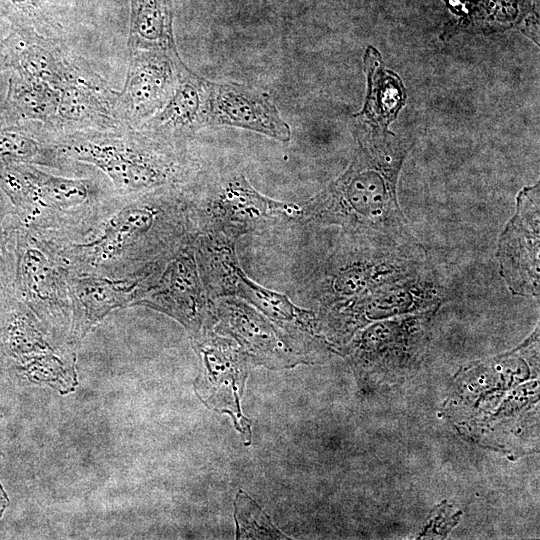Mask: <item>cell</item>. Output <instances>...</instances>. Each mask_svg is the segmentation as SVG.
I'll return each instance as SVG.
<instances>
[{"label":"cell","instance_id":"1","mask_svg":"<svg viewBox=\"0 0 540 540\" xmlns=\"http://www.w3.org/2000/svg\"><path fill=\"white\" fill-rule=\"evenodd\" d=\"M193 232L189 193L166 189L115 195L81 237L44 241L70 273L126 279L140 277L169 258Z\"/></svg>","mask_w":540,"mask_h":540},{"label":"cell","instance_id":"2","mask_svg":"<svg viewBox=\"0 0 540 540\" xmlns=\"http://www.w3.org/2000/svg\"><path fill=\"white\" fill-rule=\"evenodd\" d=\"M398 159L380 150L361 152L349 170L309 201L301 214L339 225L377 247L424 251L396 197Z\"/></svg>","mask_w":540,"mask_h":540},{"label":"cell","instance_id":"3","mask_svg":"<svg viewBox=\"0 0 540 540\" xmlns=\"http://www.w3.org/2000/svg\"><path fill=\"white\" fill-rule=\"evenodd\" d=\"M0 188L21 226L46 241L81 237L116 195L93 179L66 177L16 162L0 163Z\"/></svg>","mask_w":540,"mask_h":540},{"label":"cell","instance_id":"4","mask_svg":"<svg viewBox=\"0 0 540 540\" xmlns=\"http://www.w3.org/2000/svg\"><path fill=\"white\" fill-rule=\"evenodd\" d=\"M55 145L63 163L73 160L99 169L118 196L182 189L194 171L181 149L166 138L148 133L123 137L75 135Z\"/></svg>","mask_w":540,"mask_h":540},{"label":"cell","instance_id":"5","mask_svg":"<svg viewBox=\"0 0 540 540\" xmlns=\"http://www.w3.org/2000/svg\"><path fill=\"white\" fill-rule=\"evenodd\" d=\"M12 289L44 325L61 334L71 323L67 270L41 238L20 227L14 249Z\"/></svg>","mask_w":540,"mask_h":540},{"label":"cell","instance_id":"6","mask_svg":"<svg viewBox=\"0 0 540 540\" xmlns=\"http://www.w3.org/2000/svg\"><path fill=\"white\" fill-rule=\"evenodd\" d=\"M500 272L515 295L539 296V190L521 191L516 212L503 231L497 250Z\"/></svg>","mask_w":540,"mask_h":540},{"label":"cell","instance_id":"7","mask_svg":"<svg viewBox=\"0 0 540 540\" xmlns=\"http://www.w3.org/2000/svg\"><path fill=\"white\" fill-rule=\"evenodd\" d=\"M193 232L170 256L153 285L135 305L161 310L190 328L197 327L209 307V293L201 279Z\"/></svg>","mask_w":540,"mask_h":540},{"label":"cell","instance_id":"8","mask_svg":"<svg viewBox=\"0 0 540 540\" xmlns=\"http://www.w3.org/2000/svg\"><path fill=\"white\" fill-rule=\"evenodd\" d=\"M424 266V251L389 249L370 245L363 254L347 257L326 278V296L334 300L370 293L409 278Z\"/></svg>","mask_w":540,"mask_h":540},{"label":"cell","instance_id":"9","mask_svg":"<svg viewBox=\"0 0 540 540\" xmlns=\"http://www.w3.org/2000/svg\"><path fill=\"white\" fill-rule=\"evenodd\" d=\"M301 210L292 204L273 201L258 193L243 176H234L218 185L214 198L205 205L191 199L194 228L213 220L226 236L254 229L278 216L295 217Z\"/></svg>","mask_w":540,"mask_h":540},{"label":"cell","instance_id":"10","mask_svg":"<svg viewBox=\"0 0 540 540\" xmlns=\"http://www.w3.org/2000/svg\"><path fill=\"white\" fill-rule=\"evenodd\" d=\"M165 263H159L137 278L117 279L67 271L71 302V336L73 340L84 333L111 310L135 305L147 291Z\"/></svg>","mask_w":540,"mask_h":540},{"label":"cell","instance_id":"11","mask_svg":"<svg viewBox=\"0 0 540 540\" xmlns=\"http://www.w3.org/2000/svg\"><path fill=\"white\" fill-rule=\"evenodd\" d=\"M450 293L438 278L423 268L404 280L370 293L345 299L334 306L339 316L368 321L411 312L431 311L448 301Z\"/></svg>","mask_w":540,"mask_h":540},{"label":"cell","instance_id":"12","mask_svg":"<svg viewBox=\"0 0 540 540\" xmlns=\"http://www.w3.org/2000/svg\"><path fill=\"white\" fill-rule=\"evenodd\" d=\"M133 52L120 102L129 120L146 122L165 106L185 68L176 51Z\"/></svg>","mask_w":540,"mask_h":540},{"label":"cell","instance_id":"13","mask_svg":"<svg viewBox=\"0 0 540 540\" xmlns=\"http://www.w3.org/2000/svg\"><path fill=\"white\" fill-rule=\"evenodd\" d=\"M209 124L239 127L287 142L289 125L262 93L238 84L210 83L208 86Z\"/></svg>","mask_w":540,"mask_h":540},{"label":"cell","instance_id":"14","mask_svg":"<svg viewBox=\"0 0 540 540\" xmlns=\"http://www.w3.org/2000/svg\"><path fill=\"white\" fill-rule=\"evenodd\" d=\"M208 86L185 69L165 106L144 123L145 132L168 139L209 124Z\"/></svg>","mask_w":540,"mask_h":540},{"label":"cell","instance_id":"15","mask_svg":"<svg viewBox=\"0 0 540 540\" xmlns=\"http://www.w3.org/2000/svg\"><path fill=\"white\" fill-rule=\"evenodd\" d=\"M129 44L133 51H175L170 0H131Z\"/></svg>","mask_w":540,"mask_h":540},{"label":"cell","instance_id":"16","mask_svg":"<svg viewBox=\"0 0 540 540\" xmlns=\"http://www.w3.org/2000/svg\"><path fill=\"white\" fill-rule=\"evenodd\" d=\"M232 293L250 301L277 319L290 321L306 313L293 305L287 296L263 288L250 280L241 268L238 269Z\"/></svg>","mask_w":540,"mask_h":540},{"label":"cell","instance_id":"17","mask_svg":"<svg viewBox=\"0 0 540 540\" xmlns=\"http://www.w3.org/2000/svg\"><path fill=\"white\" fill-rule=\"evenodd\" d=\"M21 224L16 211L0 188V284L12 287L14 275V249Z\"/></svg>","mask_w":540,"mask_h":540},{"label":"cell","instance_id":"18","mask_svg":"<svg viewBox=\"0 0 540 540\" xmlns=\"http://www.w3.org/2000/svg\"><path fill=\"white\" fill-rule=\"evenodd\" d=\"M5 2V8L17 19H21L23 13L28 12L32 5V0H5Z\"/></svg>","mask_w":540,"mask_h":540},{"label":"cell","instance_id":"19","mask_svg":"<svg viewBox=\"0 0 540 540\" xmlns=\"http://www.w3.org/2000/svg\"><path fill=\"white\" fill-rule=\"evenodd\" d=\"M11 69V62L4 40H0V72Z\"/></svg>","mask_w":540,"mask_h":540}]
</instances>
